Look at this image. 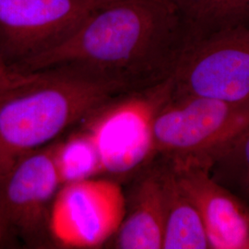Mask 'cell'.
Returning a JSON list of instances; mask_svg holds the SVG:
<instances>
[{"mask_svg": "<svg viewBox=\"0 0 249 249\" xmlns=\"http://www.w3.org/2000/svg\"><path fill=\"white\" fill-rule=\"evenodd\" d=\"M188 46L186 27L174 0H111L61 43L17 71L75 67L136 91L170 79Z\"/></svg>", "mask_w": 249, "mask_h": 249, "instance_id": "obj_1", "label": "cell"}, {"mask_svg": "<svg viewBox=\"0 0 249 249\" xmlns=\"http://www.w3.org/2000/svg\"><path fill=\"white\" fill-rule=\"evenodd\" d=\"M125 92L116 80L75 67L26 73L0 100V180L25 155Z\"/></svg>", "mask_w": 249, "mask_h": 249, "instance_id": "obj_2", "label": "cell"}, {"mask_svg": "<svg viewBox=\"0 0 249 249\" xmlns=\"http://www.w3.org/2000/svg\"><path fill=\"white\" fill-rule=\"evenodd\" d=\"M172 77L149 89L125 92L83 121L98 150L104 174L116 177L142 172L157 157L154 124L172 93Z\"/></svg>", "mask_w": 249, "mask_h": 249, "instance_id": "obj_3", "label": "cell"}, {"mask_svg": "<svg viewBox=\"0 0 249 249\" xmlns=\"http://www.w3.org/2000/svg\"><path fill=\"white\" fill-rule=\"evenodd\" d=\"M249 125V102L170 96L155 119L157 155L169 160L211 159Z\"/></svg>", "mask_w": 249, "mask_h": 249, "instance_id": "obj_4", "label": "cell"}, {"mask_svg": "<svg viewBox=\"0 0 249 249\" xmlns=\"http://www.w3.org/2000/svg\"><path fill=\"white\" fill-rule=\"evenodd\" d=\"M172 96L249 102V21L196 42L172 76Z\"/></svg>", "mask_w": 249, "mask_h": 249, "instance_id": "obj_5", "label": "cell"}, {"mask_svg": "<svg viewBox=\"0 0 249 249\" xmlns=\"http://www.w3.org/2000/svg\"><path fill=\"white\" fill-rule=\"evenodd\" d=\"M126 196L118 182L93 178L63 185L53 199L49 234L67 249H97L124 221Z\"/></svg>", "mask_w": 249, "mask_h": 249, "instance_id": "obj_6", "label": "cell"}, {"mask_svg": "<svg viewBox=\"0 0 249 249\" xmlns=\"http://www.w3.org/2000/svg\"><path fill=\"white\" fill-rule=\"evenodd\" d=\"M107 2L102 0H0V55L19 66L61 43Z\"/></svg>", "mask_w": 249, "mask_h": 249, "instance_id": "obj_7", "label": "cell"}, {"mask_svg": "<svg viewBox=\"0 0 249 249\" xmlns=\"http://www.w3.org/2000/svg\"><path fill=\"white\" fill-rule=\"evenodd\" d=\"M61 182L53 158V142L21 158L0 180V208L11 235L27 244L49 232L53 199Z\"/></svg>", "mask_w": 249, "mask_h": 249, "instance_id": "obj_8", "label": "cell"}, {"mask_svg": "<svg viewBox=\"0 0 249 249\" xmlns=\"http://www.w3.org/2000/svg\"><path fill=\"white\" fill-rule=\"evenodd\" d=\"M167 160L196 205L211 249H249V208L211 176L207 162Z\"/></svg>", "mask_w": 249, "mask_h": 249, "instance_id": "obj_9", "label": "cell"}, {"mask_svg": "<svg viewBox=\"0 0 249 249\" xmlns=\"http://www.w3.org/2000/svg\"><path fill=\"white\" fill-rule=\"evenodd\" d=\"M158 156V155H157ZM152 160L133 186L126 213L113 246L122 249H162L166 218L165 162Z\"/></svg>", "mask_w": 249, "mask_h": 249, "instance_id": "obj_10", "label": "cell"}, {"mask_svg": "<svg viewBox=\"0 0 249 249\" xmlns=\"http://www.w3.org/2000/svg\"><path fill=\"white\" fill-rule=\"evenodd\" d=\"M163 160L166 218L162 249H211L204 223L196 205L181 186L168 160Z\"/></svg>", "mask_w": 249, "mask_h": 249, "instance_id": "obj_11", "label": "cell"}, {"mask_svg": "<svg viewBox=\"0 0 249 249\" xmlns=\"http://www.w3.org/2000/svg\"><path fill=\"white\" fill-rule=\"evenodd\" d=\"M174 2L186 27L189 46L220 31L249 21V0H174Z\"/></svg>", "mask_w": 249, "mask_h": 249, "instance_id": "obj_12", "label": "cell"}, {"mask_svg": "<svg viewBox=\"0 0 249 249\" xmlns=\"http://www.w3.org/2000/svg\"><path fill=\"white\" fill-rule=\"evenodd\" d=\"M53 158L61 187L104 174L96 145L83 127L63 141L53 142Z\"/></svg>", "mask_w": 249, "mask_h": 249, "instance_id": "obj_13", "label": "cell"}, {"mask_svg": "<svg viewBox=\"0 0 249 249\" xmlns=\"http://www.w3.org/2000/svg\"><path fill=\"white\" fill-rule=\"evenodd\" d=\"M211 176L249 209V125L208 160Z\"/></svg>", "mask_w": 249, "mask_h": 249, "instance_id": "obj_14", "label": "cell"}, {"mask_svg": "<svg viewBox=\"0 0 249 249\" xmlns=\"http://www.w3.org/2000/svg\"><path fill=\"white\" fill-rule=\"evenodd\" d=\"M25 73L12 70L0 55V86H10L19 82Z\"/></svg>", "mask_w": 249, "mask_h": 249, "instance_id": "obj_15", "label": "cell"}, {"mask_svg": "<svg viewBox=\"0 0 249 249\" xmlns=\"http://www.w3.org/2000/svg\"><path fill=\"white\" fill-rule=\"evenodd\" d=\"M10 231L0 208V246L10 236Z\"/></svg>", "mask_w": 249, "mask_h": 249, "instance_id": "obj_16", "label": "cell"}, {"mask_svg": "<svg viewBox=\"0 0 249 249\" xmlns=\"http://www.w3.org/2000/svg\"><path fill=\"white\" fill-rule=\"evenodd\" d=\"M25 77H26V73H25V76H24V78L22 79V80H20L19 82L18 83H16V84H14V85H10V86H0V100L3 98L6 94H7V92L9 91V89H12L14 86H16V85H18V83H20L22 80L25 79Z\"/></svg>", "mask_w": 249, "mask_h": 249, "instance_id": "obj_17", "label": "cell"}, {"mask_svg": "<svg viewBox=\"0 0 249 249\" xmlns=\"http://www.w3.org/2000/svg\"><path fill=\"white\" fill-rule=\"evenodd\" d=\"M102 1H105V2H108V1H111V0H102Z\"/></svg>", "mask_w": 249, "mask_h": 249, "instance_id": "obj_18", "label": "cell"}]
</instances>
